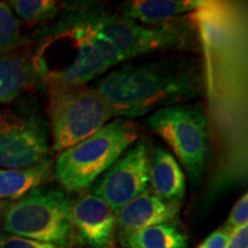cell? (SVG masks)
<instances>
[{
  "mask_svg": "<svg viewBox=\"0 0 248 248\" xmlns=\"http://www.w3.org/2000/svg\"><path fill=\"white\" fill-rule=\"evenodd\" d=\"M181 204L169 202L147 190L124 204L116 213L119 232L138 230L147 226L172 223L177 218Z\"/></svg>",
  "mask_w": 248,
  "mask_h": 248,
  "instance_id": "cell-12",
  "label": "cell"
},
{
  "mask_svg": "<svg viewBox=\"0 0 248 248\" xmlns=\"http://www.w3.org/2000/svg\"><path fill=\"white\" fill-rule=\"evenodd\" d=\"M0 248H68L14 234H0Z\"/></svg>",
  "mask_w": 248,
  "mask_h": 248,
  "instance_id": "cell-21",
  "label": "cell"
},
{
  "mask_svg": "<svg viewBox=\"0 0 248 248\" xmlns=\"http://www.w3.org/2000/svg\"><path fill=\"white\" fill-rule=\"evenodd\" d=\"M226 248H248V225H244L231 232Z\"/></svg>",
  "mask_w": 248,
  "mask_h": 248,
  "instance_id": "cell-23",
  "label": "cell"
},
{
  "mask_svg": "<svg viewBox=\"0 0 248 248\" xmlns=\"http://www.w3.org/2000/svg\"><path fill=\"white\" fill-rule=\"evenodd\" d=\"M29 43L22 35L20 20L7 2L0 1V54L11 53Z\"/></svg>",
  "mask_w": 248,
  "mask_h": 248,
  "instance_id": "cell-19",
  "label": "cell"
},
{
  "mask_svg": "<svg viewBox=\"0 0 248 248\" xmlns=\"http://www.w3.org/2000/svg\"><path fill=\"white\" fill-rule=\"evenodd\" d=\"M119 240L124 248H187V235L173 223L119 232Z\"/></svg>",
  "mask_w": 248,
  "mask_h": 248,
  "instance_id": "cell-17",
  "label": "cell"
},
{
  "mask_svg": "<svg viewBox=\"0 0 248 248\" xmlns=\"http://www.w3.org/2000/svg\"><path fill=\"white\" fill-rule=\"evenodd\" d=\"M140 137L132 120L115 119L73 147L61 152L53 176L68 194L89 188Z\"/></svg>",
  "mask_w": 248,
  "mask_h": 248,
  "instance_id": "cell-5",
  "label": "cell"
},
{
  "mask_svg": "<svg viewBox=\"0 0 248 248\" xmlns=\"http://www.w3.org/2000/svg\"><path fill=\"white\" fill-rule=\"evenodd\" d=\"M248 222V194L241 195L240 199L232 207V210L229 214L228 219L224 223V228L229 231H234L235 229L247 225Z\"/></svg>",
  "mask_w": 248,
  "mask_h": 248,
  "instance_id": "cell-20",
  "label": "cell"
},
{
  "mask_svg": "<svg viewBox=\"0 0 248 248\" xmlns=\"http://www.w3.org/2000/svg\"><path fill=\"white\" fill-rule=\"evenodd\" d=\"M62 8L106 37L115 47L122 62L173 49L200 52L199 36L190 14L163 23L146 26L120 13H114L97 2H69L62 5Z\"/></svg>",
  "mask_w": 248,
  "mask_h": 248,
  "instance_id": "cell-4",
  "label": "cell"
},
{
  "mask_svg": "<svg viewBox=\"0 0 248 248\" xmlns=\"http://www.w3.org/2000/svg\"><path fill=\"white\" fill-rule=\"evenodd\" d=\"M146 124L169 145L191 184L200 186L206 175L212 139L206 109L200 104L176 105L152 113Z\"/></svg>",
  "mask_w": 248,
  "mask_h": 248,
  "instance_id": "cell-7",
  "label": "cell"
},
{
  "mask_svg": "<svg viewBox=\"0 0 248 248\" xmlns=\"http://www.w3.org/2000/svg\"><path fill=\"white\" fill-rule=\"evenodd\" d=\"M150 146L139 138L93 185L92 193L98 195L117 213L124 204L135 199L150 185L148 175Z\"/></svg>",
  "mask_w": 248,
  "mask_h": 248,
  "instance_id": "cell-10",
  "label": "cell"
},
{
  "mask_svg": "<svg viewBox=\"0 0 248 248\" xmlns=\"http://www.w3.org/2000/svg\"><path fill=\"white\" fill-rule=\"evenodd\" d=\"M39 35L32 57L46 86L88 85L122 62L106 37L64 11Z\"/></svg>",
  "mask_w": 248,
  "mask_h": 248,
  "instance_id": "cell-3",
  "label": "cell"
},
{
  "mask_svg": "<svg viewBox=\"0 0 248 248\" xmlns=\"http://www.w3.org/2000/svg\"><path fill=\"white\" fill-rule=\"evenodd\" d=\"M148 175L152 192L161 199L181 204L186 194V177L177 159L161 145L148 153Z\"/></svg>",
  "mask_w": 248,
  "mask_h": 248,
  "instance_id": "cell-13",
  "label": "cell"
},
{
  "mask_svg": "<svg viewBox=\"0 0 248 248\" xmlns=\"http://www.w3.org/2000/svg\"><path fill=\"white\" fill-rule=\"evenodd\" d=\"M18 20L28 23H45L60 14L62 5L55 0H12L7 2Z\"/></svg>",
  "mask_w": 248,
  "mask_h": 248,
  "instance_id": "cell-18",
  "label": "cell"
},
{
  "mask_svg": "<svg viewBox=\"0 0 248 248\" xmlns=\"http://www.w3.org/2000/svg\"><path fill=\"white\" fill-rule=\"evenodd\" d=\"M71 219L80 244L88 248H114L116 213L98 195L89 193L74 201Z\"/></svg>",
  "mask_w": 248,
  "mask_h": 248,
  "instance_id": "cell-11",
  "label": "cell"
},
{
  "mask_svg": "<svg viewBox=\"0 0 248 248\" xmlns=\"http://www.w3.org/2000/svg\"><path fill=\"white\" fill-rule=\"evenodd\" d=\"M52 146L44 117L30 107L0 109V169H26L49 159Z\"/></svg>",
  "mask_w": 248,
  "mask_h": 248,
  "instance_id": "cell-9",
  "label": "cell"
},
{
  "mask_svg": "<svg viewBox=\"0 0 248 248\" xmlns=\"http://www.w3.org/2000/svg\"><path fill=\"white\" fill-rule=\"evenodd\" d=\"M52 150L61 152L84 140L114 115L94 86L47 85Z\"/></svg>",
  "mask_w": 248,
  "mask_h": 248,
  "instance_id": "cell-8",
  "label": "cell"
},
{
  "mask_svg": "<svg viewBox=\"0 0 248 248\" xmlns=\"http://www.w3.org/2000/svg\"><path fill=\"white\" fill-rule=\"evenodd\" d=\"M114 117L131 120L187 104L204 92L202 61L177 54L109 71L94 85Z\"/></svg>",
  "mask_w": 248,
  "mask_h": 248,
  "instance_id": "cell-2",
  "label": "cell"
},
{
  "mask_svg": "<svg viewBox=\"0 0 248 248\" xmlns=\"http://www.w3.org/2000/svg\"><path fill=\"white\" fill-rule=\"evenodd\" d=\"M43 84L32 54H0V105H6L33 86Z\"/></svg>",
  "mask_w": 248,
  "mask_h": 248,
  "instance_id": "cell-14",
  "label": "cell"
},
{
  "mask_svg": "<svg viewBox=\"0 0 248 248\" xmlns=\"http://www.w3.org/2000/svg\"><path fill=\"white\" fill-rule=\"evenodd\" d=\"M74 200L57 186H40L9 203L2 216L6 233L70 248L75 243L71 208Z\"/></svg>",
  "mask_w": 248,
  "mask_h": 248,
  "instance_id": "cell-6",
  "label": "cell"
},
{
  "mask_svg": "<svg viewBox=\"0 0 248 248\" xmlns=\"http://www.w3.org/2000/svg\"><path fill=\"white\" fill-rule=\"evenodd\" d=\"M9 203H5V202H0V225H1V221H2V216H4V213L6 208H7Z\"/></svg>",
  "mask_w": 248,
  "mask_h": 248,
  "instance_id": "cell-24",
  "label": "cell"
},
{
  "mask_svg": "<svg viewBox=\"0 0 248 248\" xmlns=\"http://www.w3.org/2000/svg\"><path fill=\"white\" fill-rule=\"evenodd\" d=\"M51 159L26 169H0V202L12 203L45 185L53 176Z\"/></svg>",
  "mask_w": 248,
  "mask_h": 248,
  "instance_id": "cell-16",
  "label": "cell"
},
{
  "mask_svg": "<svg viewBox=\"0 0 248 248\" xmlns=\"http://www.w3.org/2000/svg\"><path fill=\"white\" fill-rule=\"evenodd\" d=\"M231 231L222 226L212 232L208 237L201 243L198 248H226L229 238H230Z\"/></svg>",
  "mask_w": 248,
  "mask_h": 248,
  "instance_id": "cell-22",
  "label": "cell"
},
{
  "mask_svg": "<svg viewBox=\"0 0 248 248\" xmlns=\"http://www.w3.org/2000/svg\"><path fill=\"white\" fill-rule=\"evenodd\" d=\"M203 54L204 92L216 162L209 198L243 184L247 176L246 4L204 0L190 14Z\"/></svg>",
  "mask_w": 248,
  "mask_h": 248,
  "instance_id": "cell-1",
  "label": "cell"
},
{
  "mask_svg": "<svg viewBox=\"0 0 248 248\" xmlns=\"http://www.w3.org/2000/svg\"><path fill=\"white\" fill-rule=\"evenodd\" d=\"M204 0H131L120 5V14L146 26L191 14Z\"/></svg>",
  "mask_w": 248,
  "mask_h": 248,
  "instance_id": "cell-15",
  "label": "cell"
}]
</instances>
